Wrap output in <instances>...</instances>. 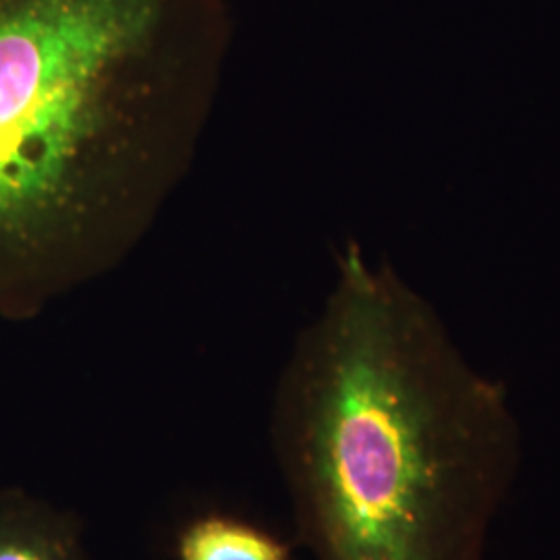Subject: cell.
<instances>
[{
    "mask_svg": "<svg viewBox=\"0 0 560 560\" xmlns=\"http://www.w3.org/2000/svg\"><path fill=\"white\" fill-rule=\"evenodd\" d=\"M0 560H96L80 520L21 486L0 488Z\"/></svg>",
    "mask_w": 560,
    "mask_h": 560,
    "instance_id": "3",
    "label": "cell"
},
{
    "mask_svg": "<svg viewBox=\"0 0 560 560\" xmlns=\"http://www.w3.org/2000/svg\"><path fill=\"white\" fill-rule=\"evenodd\" d=\"M226 0H0V320L104 279L198 159Z\"/></svg>",
    "mask_w": 560,
    "mask_h": 560,
    "instance_id": "2",
    "label": "cell"
},
{
    "mask_svg": "<svg viewBox=\"0 0 560 560\" xmlns=\"http://www.w3.org/2000/svg\"><path fill=\"white\" fill-rule=\"evenodd\" d=\"M175 560H293V544L260 523L206 511L180 527Z\"/></svg>",
    "mask_w": 560,
    "mask_h": 560,
    "instance_id": "4",
    "label": "cell"
},
{
    "mask_svg": "<svg viewBox=\"0 0 560 560\" xmlns=\"http://www.w3.org/2000/svg\"><path fill=\"white\" fill-rule=\"evenodd\" d=\"M268 432L314 560H490L525 460L506 386L355 243L280 370Z\"/></svg>",
    "mask_w": 560,
    "mask_h": 560,
    "instance_id": "1",
    "label": "cell"
}]
</instances>
